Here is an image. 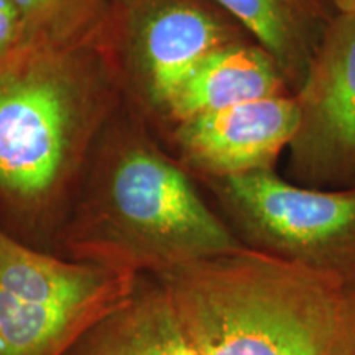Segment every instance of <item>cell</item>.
<instances>
[{"mask_svg":"<svg viewBox=\"0 0 355 355\" xmlns=\"http://www.w3.org/2000/svg\"><path fill=\"white\" fill-rule=\"evenodd\" d=\"M26 40L107 46L115 0H10Z\"/></svg>","mask_w":355,"mask_h":355,"instance_id":"7c38bea8","label":"cell"},{"mask_svg":"<svg viewBox=\"0 0 355 355\" xmlns=\"http://www.w3.org/2000/svg\"><path fill=\"white\" fill-rule=\"evenodd\" d=\"M26 40V33L10 0H0V55Z\"/></svg>","mask_w":355,"mask_h":355,"instance_id":"5bb4252c","label":"cell"},{"mask_svg":"<svg viewBox=\"0 0 355 355\" xmlns=\"http://www.w3.org/2000/svg\"><path fill=\"white\" fill-rule=\"evenodd\" d=\"M248 40L254 38L211 0H115L107 48L128 109L158 125L199 61Z\"/></svg>","mask_w":355,"mask_h":355,"instance_id":"8992f818","label":"cell"},{"mask_svg":"<svg viewBox=\"0 0 355 355\" xmlns=\"http://www.w3.org/2000/svg\"><path fill=\"white\" fill-rule=\"evenodd\" d=\"M94 153L56 254L133 275H158L245 247L202 198L193 175L133 110L115 114Z\"/></svg>","mask_w":355,"mask_h":355,"instance_id":"7a4b0ae2","label":"cell"},{"mask_svg":"<svg viewBox=\"0 0 355 355\" xmlns=\"http://www.w3.org/2000/svg\"><path fill=\"white\" fill-rule=\"evenodd\" d=\"M273 58L291 94L337 12L329 0H211Z\"/></svg>","mask_w":355,"mask_h":355,"instance_id":"8fae6325","label":"cell"},{"mask_svg":"<svg viewBox=\"0 0 355 355\" xmlns=\"http://www.w3.org/2000/svg\"><path fill=\"white\" fill-rule=\"evenodd\" d=\"M322 355H355V273L345 282L336 321Z\"/></svg>","mask_w":355,"mask_h":355,"instance_id":"4fadbf2b","label":"cell"},{"mask_svg":"<svg viewBox=\"0 0 355 355\" xmlns=\"http://www.w3.org/2000/svg\"><path fill=\"white\" fill-rule=\"evenodd\" d=\"M152 277L201 355H322L349 275L243 247Z\"/></svg>","mask_w":355,"mask_h":355,"instance_id":"3957f363","label":"cell"},{"mask_svg":"<svg viewBox=\"0 0 355 355\" xmlns=\"http://www.w3.org/2000/svg\"><path fill=\"white\" fill-rule=\"evenodd\" d=\"M298 121L295 96H275L178 123L165 135L191 175L219 180L275 170Z\"/></svg>","mask_w":355,"mask_h":355,"instance_id":"ba28073f","label":"cell"},{"mask_svg":"<svg viewBox=\"0 0 355 355\" xmlns=\"http://www.w3.org/2000/svg\"><path fill=\"white\" fill-rule=\"evenodd\" d=\"M298 130L288 180L319 189L355 186V13H337L295 92Z\"/></svg>","mask_w":355,"mask_h":355,"instance_id":"52a82bcc","label":"cell"},{"mask_svg":"<svg viewBox=\"0 0 355 355\" xmlns=\"http://www.w3.org/2000/svg\"><path fill=\"white\" fill-rule=\"evenodd\" d=\"M291 94L273 58L254 40L212 51L194 66L168 101L163 132L202 115L266 97Z\"/></svg>","mask_w":355,"mask_h":355,"instance_id":"9c48e42d","label":"cell"},{"mask_svg":"<svg viewBox=\"0 0 355 355\" xmlns=\"http://www.w3.org/2000/svg\"><path fill=\"white\" fill-rule=\"evenodd\" d=\"M337 13H355V0H329Z\"/></svg>","mask_w":355,"mask_h":355,"instance_id":"9a60e30c","label":"cell"},{"mask_svg":"<svg viewBox=\"0 0 355 355\" xmlns=\"http://www.w3.org/2000/svg\"><path fill=\"white\" fill-rule=\"evenodd\" d=\"M140 277L33 247L0 225V355H68Z\"/></svg>","mask_w":355,"mask_h":355,"instance_id":"277c9868","label":"cell"},{"mask_svg":"<svg viewBox=\"0 0 355 355\" xmlns=\"http://www.w3.org/2000/svg\"><path fill=\"white\" fill-rule=\"evenodd\" d=\"M68 355H201L165 288L141 275L133 291L101 318Z\"/></svg>","mask_w":355,"mask_h":355,"instance_id":"30bf717a","label":"cell"},{"mask_svg":"<svg viewBox=\"0 0 355 355\" xmlns=\"http://www.w3.org/2000/svg\"><path fill=\"white\" fill-rule=\"evenodd\" d=\"M248 248L336 273H355V186L319 189L277 170L204 181Z\"/></svg>","mask_w":355,"mask_h":355,"instance_id":"5b68a950","label":"cell"},{"mask_svg":"<svg viewBox=\"0 0 355 355\" xmlns=\"http://www.w3.org/2000/svg\"><path fill=\"white\" fill-rule=\"evenodd\" d=\"M107 46L25 40L0 55L2 225L55 252L78 178L123 104Z\"/></svg>","mask_w":355,"mask_h":355,"instance_id":"6da1fadb","label":"cell"}]
</instances>
